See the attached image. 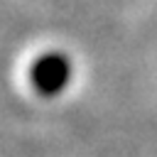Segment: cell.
Segmentation results:
<instances>
[{
  "mask_svg": "<svg viewBox=\"0 0 157 157\" xmlns=\"http://www.w3.org/2000/svg\"><path fill=\"white\" fill-rule=\"evenodd\" d=\"M71 61L61 52H47L29 66V83L39 96H56L69 86Z\"/></svg>",
  "mask_w": 157,
  "mask_h": 157,
  "instance_id": "obj_1",
  "label": "cell"
}]
</instances>
